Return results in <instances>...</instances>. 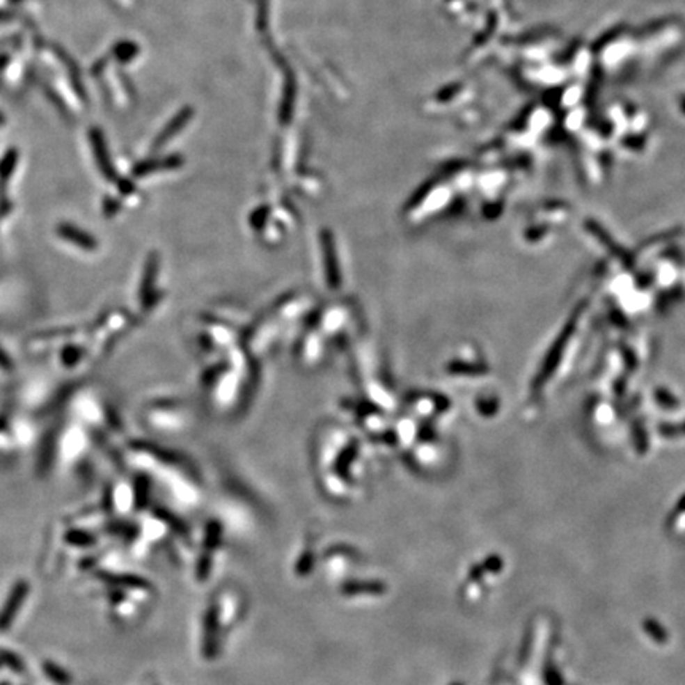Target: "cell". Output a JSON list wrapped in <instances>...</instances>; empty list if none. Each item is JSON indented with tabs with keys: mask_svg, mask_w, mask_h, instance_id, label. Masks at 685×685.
Masks as SVG:
<instances>
[{
	"mask_svg": "<svg viewBox=\"0 0 685 685\" xmlns=\"http://www.w3.org/2000/svg\"><path fill=\"white\" fill-rule=\"evenodd\" d=\"M5 424H7V419H5V418H0V430H2V428L5 427Z\"/></svg>",
	"mask_w": 685,
	"mask_h": 685,
	"instance_id": "12",
	"label": "cell"
},
{
	"mask_svg": "<svg viewBox=\"0 0 685 685\" xmlns=\"http://www.w3.org/2000/svg\"><path fill=\"white\" fill-rule=\"evenodd\" d=\"M108 208H111L110 213H108V216H111L113 213H116V211L119 210V202H116V200H111V198H107V203H105V207H104V211H107Z\"/></svg>",
	"mask_w": 685,
	"mask_h": 685,
	"instance_id": "11",
	"label": "cell"
},
{
	"mask_svg": "<svg viewBox=\"0 0 685 685\" xmlns=\"http://www.w3.org/2000/svg\"><path fill=\"white\" fill-rule=\"evenodd\" d=\"M81 359V349L75 346H68L62 351V362L65 365H75Z\"/></svg>",
	"mask_w": 685,
	"mask_h": 685,
	"instance_id": "8",
	"label": "cell"
},
{
	"mask_svg": "<svg viewBox=\"0 0 685 685\" xmlns=\"http://www.w3.org/2000/svg\"><path fill=\"white\" fill-rule=\"evenodd\" d=\"M7 685H8V684H7Z\"/></svg>",
	"mask_w": 685,
	"mask_h": 685,
	"instance_id": "13",
	"label": "cell"
},
{
	"mask_svg": "<svg viewBox=\"0 0 685 685\" xmlns=\"http://www.w3.org/2000/svg\"><path fill=\"white\" fill-rule=\"evenodd\" d=\"M57 235L84 251H94L97 248V239L90 235V233L84 232L79 227H75L72 224L57 226Z\"/></svg>",
	"mask_w": 685,
	"mask_h": 685,
	"instance_id": "3",
	"label": "cell"
},
{
	"mask_svg": "<svg viewBox=\"0 0 685 685\" xmlns=\"http://www.w3.org/2000/svg\"><path fill=\"white\" fill-rule=\"evenodd\" d=\"M16 161H18V152H16L15 150H10L7 154H5L3 161H2V164H0V181L5 182V181L10 180L11 173L15 171Z\"/></svg>",
	"mask_w": 685,
	"mask_h": 685,
	"instance_id": "6",
	"label": "cell"
},
{
	"mask_svg": "<svg viewBox=\"0 0 685 685\" xmlns=\"http://www.w3.org/2000/svg\"><path fill=\"white\" fill-rule=\"evenodd\" d=\"M136 53H139V48L132 42H123L114 48V56L119 62H129L130 59H134Z\"/></svg>",
	"mask_w": 685,
	"mask_h": 685,
	"instance_id": "7",
	"label": "cell"
},
{
	"mask_svg": "<svg viewBox=\"0 0 685 685\" xmlns=\"http://www.w3.org/2000/svg\"><path fill=\"white\" fill-rule=\"evenodd\" d=\"M43 672H45V676L49 679V681L56 682L57 685H68L72 682L70 675H67V671L64 670V668H61L59 665L53 663V661H47V663H43Z\"/></svg>",
	"mask_w": 685,
	"mask_h": 685,
	"instance_id": "5",
	"label": "cell"
},
{
	"mask_svg": "<svg viewBox=\"0 0 685 685\" xmlns=\"http://www.w3.org/2000/svg\"><path fill=\"white\" fill-rule=\"evenodd\" d=\"M118 182H119V191H121L123 194H127V196H130V194L134 192L135 186H134L132 181L124 180V181H118Z\"/></svg>",
	"mask_w": 685,
	"mask_h": 685,
	"instance_id": "10",
	"label": "cell"
},
{
	"mask_svg": "<svg viewBox=\"0 0 685 685\" xmlns=\"http://www.w3.org/2000/svg\"><path fill=\"white\" fill-rule=\"evenodd\" d=\"M90 143H93L94 152H95V161L99 164V168L102 173L105 175V178L108 181H118L116 170L111 165L110 154H108V148L104 139V134L100 132L99 129L90 130Z\"/></svg>",
	"mask_w": 685,
	"mask_h": 685,
	"instance_id": "2",
	"label": "cell"
},
{
	"mask_svg": "<svg viewBox=\"0 0 685 685\" xmlns=\"http://www.w3.org/2000/svg\"><path fill=\"white\" fill-rule=\"evenodd\" d=\"M29 595H31V584L27 579H19L11 587L7 599H5L2 609H0V633L8 631L15 620L21 614V608L24 606Z\"/></svg>",
	"mask_w": 685,
	"mask_h": 685,
	"instance_id": "1",
	"label": "cell"
},
{
	"mask_svg": "<svg viewBox=\"0 0 685 685\" xmlns=\"http://www.w3.org/2000/svg\"><path fill=\"white\" fill-rule=\"evenodd\" d=\"M15 367V363L11 359L8 357V354L5 352L2 347H0V368L5 370V371H10V370H13Z\"/></svg>",
	"mask_w": 685,
	"mask_h": 685,
	"instance_id": "9",
	"label": "cell"
},
{
	"mask_svg": "<svg viewBox=\"0 0 685 685\" xmlns=\"http://www.w3.org/2000/svg\"><path fill=\"white\" fill-rule=\"evenodd\" d=\"M157 271H159V259H157V254L152 253L146 262L145 271H143L141 285H140V299L143 300L145 306H150L151 300L154 301L152 295H154V285H156Z\"/></svg>",
	"mask_w": 685,
	"mask_h": 685,
	"instance_id": "4",
	"label": "cell"
}]
</instances>
